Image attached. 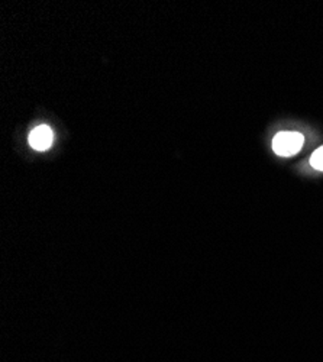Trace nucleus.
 <instances>
[{"label":"nucleus","mask_w":323,"mask_h":362,"mask_svg":"<svg viewBox=\"0 0 323 362\" xmlns=\"http://www.w3.org/2000/svg\"><path fill=\"white\" fill-rule=\"evenodd\" d=\"M303 135L295 131H286L276 135L273 141V149L277 156L291 157L298 154L303 146Z\"/></svg>","instance_id":"obj_1"},{"label":"nucleus","mask_w":323,"mask_h":362,"mask_svg":"<svg viewBox=\"0 0 323 362\" xmlns=\"http://www.w3.org/2000/svg\"><path fill=\"white\" fill-rule=\"evenodd\" d=\"M54 139V134L49 127L41 125L37 127L31 135H29V145H31L37 151H47Z\"/></svg>","instance_id":"obj_2"},{"label":"nucleus","mask_w":323,"mask_h":362,"mask_svg":"<svg viewBox=\"0 0 323 362\" xmlns=\"http://www.w3.org/2000/svg\"><path fill=\"white\" fill-rule=\"evenodd\" d=\"M310 165L319 171H323V146L316 149L310 157Z\"/></svg>","instance_id":"obj_3"}]
</instances>
